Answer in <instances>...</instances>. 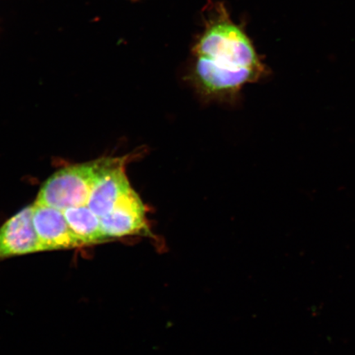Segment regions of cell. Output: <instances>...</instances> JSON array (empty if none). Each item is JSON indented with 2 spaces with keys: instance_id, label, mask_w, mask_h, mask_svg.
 <instances>
[{
  "instance_id": "cell-1",
  "label": "cell",
  "mask_w": 355,
  "mask_h": 355,
  "mask_svg": "<svg viewBox=\"0 0 355 355\" xmlns=\"http://www.w3.org/2000/svg\"><path fill=\"white\" fill-rule=\"evenodd\" d=\"M193 53L196 68L237 75L250 83L256 82L265 73L250 38L230 19L223 4L211 6Z\"/></svg>"
},
{
  "instance_id": "cell-2",
  "label": "cell",
  "mask_w": 355,
  "mask_h": 355,
  "mask_svg": "<svg viewBox=\"0 0 355 355\" xmlns=\"http://www.w3.org/2000/svg\"><path fill=\"white\" fill-rule=\"evenodd\" d=\"M100 162L98 159L57 171L42 185L35 203L61 211L87 206Z\"/></svg>"
},
{
  "instance_id": "cell-3",
  "label": "cell",
  "mask_w": 355,
  "mask_h": 355,
  "mask_svg": "<svg viewBox=\"0 0 355 355\" xmlns=\"http://www.w3.org/2000/svg\"><path fill=\"white\" fill-rule=\"evenodd\" d=\"M130 159L131 155L101 159L99 171L87 205L100 219L109 215L123 194L132 188L125 173V166Z\"/></svg>"
},
{
  "instance_id": "cell-4",
  "label": "cell",
  "mask_w": 355,
  "mask_h": 355,
  "mask_svg": "<svg viewBox=\"0 0 355 355\" xmlns=\"http://www.w3.org/2000/svg\"><path fill=\"white\" fill-rule=\"evenodd\" d=\"M100 220L105 241L149 232L144 204L132 188L123 194L114 209Z\"/></svg>"
},
{
  "instance_id": "cell-5",
  "label": "cell",
  "mask_w": 355,
  "mask_h": 355,
  "mask_svg": "<svg viewBox=\"0 0 355 355\" xmlns=\"http://www.w3.org/2000/svg\"><path fill=\"white\" fill-rule=\"evenodd\" d=\"M33 213V206L26 207L0 228V259L42 251Z\"/></svg>"
},
{
  "instance_id": "cell-6",
  "label": "cell",
  "mask_w": 355,
  "mask_h": 355,
  "mask_svg": "<svg viewBox=\"0 0 355 355\" xmlns=\"http://www.w3.org/2000/svg\"><path fill=\"white\" fill-rule=\"evenodd\" d=\"M33 221L42 251L79 246L63 211L35 203Z\"/></svg>"
},
{
  "instance_id": "cell-7",
  "label": "cell",
  "mask_w": 355,
  "mask_h": 355,
  "mask_svg": "<svg viewBox=\"0 0 355 355\" xmlns=\"http://www.w3.org/2000/svg\"><path fill=\"white\" fill-rule=\"evenodd\" d=\"M63 211L67 223L79 246L105 241L99 217L87 206L70 207Z\"/></svg>"
},
{
  "instance_id": "cell-8",
  "label": "cell",
  "mask_w": 355,
  "mask_h": 355,
  "mask_svg": "<svg viewBox=\"0 0 355 355\" xmlns=\"http://www.w3.org/2000/svg\"><path fill=\"white\" fill-rule=\"evenodd\" d=\"M132 1H137V0H132Z\"/></svg>"
}]
</instances>
